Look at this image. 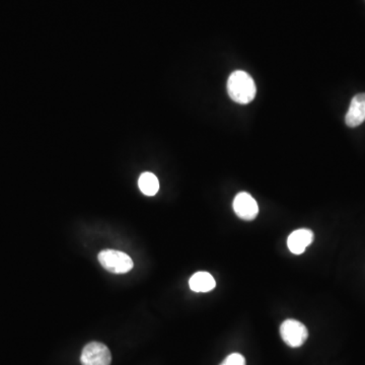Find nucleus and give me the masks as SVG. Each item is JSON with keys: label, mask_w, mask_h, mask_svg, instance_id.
I'll use <instances>...</instances> for the list:
<instances>
[{"label": "nucleus", "mask_w": 365, "mask_h": 365, "mask_svg": "<svg viewBox=\"0 0 365 365\" xmlns=\"http://www.w3.org/2000/svg\"><path fill=\"white\" fill-rule=\"evenodd\" d=\"M227 92L236 103L247 105L256 97V84L249 73L242 71H234L227 80Z\"/></svg>", "instance_id": "f257e3e1"}, {"label": "nucleus", "mask_w": 365, "mask_h": 365, "mask_svg": "<svg viewBox=\"0 0 365 365\" xmlns=\"http://www.w3.org/2000/svg\"><path fill=\"white\" fill-rule=\"evenodd\" d=\"M99 261L107 271L115 274H124L131 271L133 261L125 253L115 250H105L99 254Z\"/></svg>", "instance_id": "f03ea898"}, {"label": "nucleus", "mask_w": 365, "mask_h": 365, "mask_svg": "<svg viewBox=\"0 0 365 365\" xmlns=\"http://www.w3.org/2000/svg\"><path fill=\"white\" fill-rule=\"evenodd\" d=\"M280 335L289 347H301L309 338V331L303 323L297 320H284L280 327Z\"/></svg>", "instance_id": "7ed1b4c3"}, {"label": "nucleus", "mask_w": 365, "mask_h": 365, "mask_svg": "<svg viewBox=\"0 0 365 365\" xmlns=\"http://www.w3.org/2000/svg\"><path fill=\"white\" fill-rule=\"evenodd\" d=\"M80 362L82 365H110L112 362L111 352L105 344L92 342L82 350Z\"/></svg>", "instance_id": "20e7f679"}, {"label": "nucleus", "mask_w": 365, "mask_h": 365, "mask_svg": "<svg viewBox=\"0 0 365 365\" xmlns=\"http://www.w3.org/2000/svg\"><path fill=\"white\" fill-rule=\"evenodd\" d=\"M234 209L236 214L244 221H253L259 213L258 203L256 200L246 192L238 193L234 200Z\"/></svg>", "instance_id": "39448f33"}, {"label": "nucleus", "mask_w": 365, "mask_h": 365, "mask_svg": "<svg viewBox=\"0 0 365 365\" xmlns=\"http://www.w3.org/2000/svg\"><path fill=\"white\" fill-rule=\"evenodd\" d=\"M314 233L311 229H301L293 231L288 236L287 246L292 254L301 255L314 240Z\"/></svg>", "instance_id": "423d86ee"}, {"label": "nucleus", "mask_w": 365, "mask_h": 365, "mask_svg": "<svg viewBox=\"0 0 365 365\" xmlns=\"http://www.w3.org/2000/svg\"><path fill=\"white\" fill-rule=\"evenodd\" d=\"M365 121V94L356 95L352 99L349 110L346 114L345 122L347 126L354 128Z\"/></svg>", "instance_id": "0eeeda50"}, {"label": "nucleus", "mask_w": 365, "mask_h": 365, "mask_svg": "<svg viewBox=\"0 0 365 365\" xmlns=\"http://www.w3.org/2000/svg\"><path fill=\"white\" fill-rule=\"evenodd\" d=\"M189 286L195 292H208L214 288L216 282L207 272H197L190 278Z\"/></svg>", "instance_id": "6e6552de"}, {"label": "nucleus", "mask_w": 365, "mask_h": 365, "mask_svg": "<svg viewBox=\"0 0 365 365\" xmlns=\"http://www.w3.org/2000/svg\"><path fill=\"white\" fill-rule=\"evenodd\" d=\"M140 191L147 196H155L160 190V182L153 173H143L138 180Z\"/></svg>", "instance_id": "1a4fd4ad"}, {"label": "nucleus", "mask_w": 365, "mask_h": 365, "mask_svg": "<svg viewBox=\"0 0 365 365\" xmlns=\"http://www.w3.org/2000/svg\"><path fill=\"white\" fill-rule=\"evenodd\" d=\"M221 365H246V360L240 353H233L227 356Z\"/></svg>", "instance_id": "9d476101"}]
</instances>
